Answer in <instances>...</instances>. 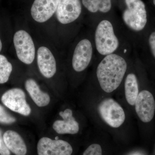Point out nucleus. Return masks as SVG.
<instances>
[{"mask_svg": "<svg viewBox=\"0 0 155 155\" xmlns=\"http://www.w3.org/2000/svg\"><path fill=\"white\" fill-rule=\"evenodd\" d=\"M127 69V62L121 56L114 54L106 56L97 69V78L103 90L110 93L118 88Z\"/></svg>", "mask_w": 155, "mask_h": 155, "instance_id": "1", "label": "nucleus"}, {"mask_svg": "<svg viewBox=\"0 0 155 155\" xmlns=\"http://www.w3.org/2000/svg\"><path fill=\"white\" fill-rule=\"evenodd\" d=\"M95 42L98 52L102 55L113 54L119 47V40L110 21L103 20L99 23L95 33Z\"/></svg>", "mask_w": 155, "mask_h": 155, "instance_id": "2", "label": "nucleus"}, {"mask_svg": "<svg viewBox=\"0 0 155 155\" xmlns=\"http://www.w3.org/2000/svg\"><path fill=\"white\" fill-rule=\"evenodd\" d=\"M13 43L17 58L26 65L32 64L36 59V50L32 36L28 31L20 29L14 33Z\"/></svg>", "mask_w": 155, "mask_h": 155, "instance_id": "3", "label": "nucleus"}, {"mask_svg": "<svg viewBox=\"0 0 155 155\" xmlns=\"http://www.w3.org/2000/svg\"><path fill=\"white\" fill-rule=\"evenodd\" d=\"M127 8L123 12L122 18L126 25L134 31H140L147 22L145 5L141 0H125Z\"/></svg>", "mask_w": 155, "mask_h": 155, "instance_id": "4", "label": "nucleus"}, {"mask_svg": "<svg viewBox=\"0 0 155 155\" xmlns=\"http://www.w3.org/2000/svg\"><path fill=\"white\" fill-rule=\"evenodd\" d=\"M103 120L111 127L117 128L125 122V112L121 106L112 98L103 100L98 106Z\"/></svg>", "mask_w": 155, "mask_h": 155, "instance_id": "5", "label": "nucleus"}, {"mask_svg": "<svg viewBox=\"0 0 155 155\" xmlns=\"http://www.w3.org/2000/svg\"><path fill=\"white\" fill-rule=\"evenodd\" d=\"M2 102L11 110L25 116L31 113V109L25 98L22 89L14 88L7 91L2 97Z\"/></svg>", "mask_w": 155, "mask_h": 155, "instance_id": "6", "label": "nucleus"}, {"mask_svg": "<svg viewBox=\"0 0 155 155\" xmlns=\"http://www.w3.org/2000/svg\"><path fill=\"white\" fill-rule=\"evenodd\" d=\"M36 59L40 72L44 77L51 78L55 75L57 69V58L51 48L46 45L38 47Z\"/></svg>", "mask_w": 155, "mask_h": 155, "instance_id": "7", "label": "nucleus"}, {"mask_svg": "<svg viewBox=\"0 0 155 155\" xmlns=\"http://www.w3.org/2000/svg\"><path fill=\"white\" fill-rule=\"evenodd\" d=\"M82 6L80 0H59L55 15L58 22L67 25L80 17Z\"/></svg>", "mask_w": 155, "mask_h": 155, "instance_id": "8", "label": "nucleus"}, {"mask_svg": "<svg viewBox=\"0 0 155 155\" xmlns=\"http://www.w3.org/2000/svg\"><path fill=\"white\" fill-rule=\"evenodd\" d=\"M93 47L88 39L78 41L74 49L72 58V67L77 72H82L89 65L93 56Z\"/></svg>", "mask_w": 155, "mask_h": 155, "instance_id": "9", "label": "nucleus"}, {"mask_svg": "<svg viewBox=\"0 0 155 155\" xmlns=\"http://www.w3.org/2000/svg\"><path fill=\"white\" fill-rule=\"evenodd\" d=\"M38 155H71L73 149L69 143L62 140L41 138L37 144Z\"/></svg>", "mask_w": 155, "mask_h": 155, "instance_id": "10", "label": "nucleus"}, {"mask_svg": "<svg viewBox=\"0 0 155 155\" xmlns=\"http://www.w3.org/2000/svg\"><path fill=\"white\" fill-rule=\"evenodd\" d=\"M59 0H35L31 8V15L35 22L43 24L55 14Z\"/></svg>", "mask_w": 155, "mask_h": 155, "instance_id": "11", "label": "nucleus"}, {"mask_svg": "<svg viewBox=\"0 0 155 155\" xmlns=\"http://www.w3.org/2000/svg\"><path fill=\"white\" fill-rule=\"evenodd\" d=\"M135 106L136 112L141 121L147 123L152 120L154 116L155 102L150 91L143 90L139 93Z\"/></svg>", "mask_w": 155, "mask_h": 155, "instance_id": "12", "label": "nucleus"}, {"mask_svg": "<svg viewBox=\"0 0 155 155\" xmlns=\"http://www.w3.org/2000/svg\"><path fill=\"white\" fill-rule=\"evenodd\" d=\"M63 120H58L54 122L53 129L59 134H76L79 130V124L72 115V111L67 109L59 113Z\"/></svg>", "mask_w": 155, "mask_h": 155, "instance_id": "13", "label": "nucleus"}, {"mask_svg": "<svg viewBox=\"0 0 155 155\" xmlns=\"http://www.w3.org/2000/svg\"><path fill=\"white\" fill-rule=\"evenodd\" d=\"M3 138L9 150L14 154L26 155L27 147L19 134L14 130H7L4 133Z\"/></svg>", "mask_w": 155, "mask_h": 155, "instance_id": "14", "label": "nucleus"}, {"mask_svg": "<svg viewBox=\"0 0 155 155\" xmlns=\"http://www.w3.org/2000/svg\"><path fill=\"white\" fill-rule=\"evenodd\" d=\"M25 86L31 97L38 107H43L49 104L51 101L50 96L47 93L42 91L34 79H27L25 81Z\"/></svg>", "mask_w": 155, "mask_h": 155, "instance_id": "15", "label": "nucleus"}, {"mask_svg": "<svg viewBox=\"0 0 155 155\" xmlns=\"http://www.w3.org/2000/svg\"><path fill=\"white\" fill-rule=\"evenodd\" d=\"M125 97L130 105H134L139 94L138 84L135 74L130 73L127 75L125 83Z\"/></svg>", "mask_w": 155, "mask_h": 155, "instance_id": "16", "label": "nucleus"}, {"mask_svg": "<svg viewBox=\"0 0 155 155\" xmlns=\"http://www.w3.org/2000/svg\"><path fill=\"white\" fill-rule=\"evenodd\" d=\"M84 6L91 13H107L112 7L111 0H82Z\"/></svg>", "mask_w": 155, "mask_h": 155, "instance_id": "17", "label": "nucleus"}, {"mask_svg": "<svg viewBox=\"0 0 155 155\" xmlns=\"http://www.w3.org/2000/svg\"><path fill=\"white\" fill-rule=\"evenodd\" d=\"M13 70V66L8 58L0 54V84L5 83L8 81Z\"/></svg>", "mask_w": 155, "mask_h": 155, "instance_id": "18", "label": "nucleus"}, {"mask_svg": "<svg viewBox=\"0 0 155 155\" xmlns=\"http://www.w3.org/2000/svg\"><path fill=\"white\" fill-rule=\"evenodd\" d=\"M16 121V119L9 114L3 106L0 105V123L11 124Z\"/></svg>", "mask_w": 155, "mask_h": 155, "instance_id": "19", "label": "nucleus"}, {"mask_svg": "<svg viewBox=\"0 0 155 155\" xmlns=\"http://www.w3.org/2000/svg\"><path fill=\"white\" fill-rule=\"evenodd\" d=\"M83 155H102L101 147L96 143L91 145L84 151Z\"/></svg>", "mask_w": 155, "mask_h": 155, "instance_id": "20", "label": "nucleus"}, {"mask_svg": "<svg viewBox=\"0 0 155 155\" xmlns=\"http://www.w3.org/2000/svg\"><path fill=\"white\" fill-rule=\"evenodd\" d=\"M0 154L1 155H10L9 150L4 142L0 131Z\"/></svg>", "mask_w": 155, "mask_h": 155, "instance_id": "21", "label": "nucleus"}, {"mask_svg": "<svg viewBox=\"0 0 155 155\" xmlns=\"http://www.w3.org/2000/svg\"><path fill=\"white\" fill-rule=\"evenodd\" d=\"M149 43L152 53L155 58V31L152 32L150 35Z\"/></svg>", "mask_w": 155, "mask_h": 155, "instance_id": "22", "label": "nucleus"}, {"mask_svg": "<svg viewBox=\"0 0 155 155\" xmlns=\"http://www.w3.org/2000/svg\"><path fill=\"white\" fill-rule=\"evenodd\" d=\"M2 40H1V39L0 38V52H1L2 49Z\"/></svg>", "mask_w": 155, "mask_h": 155, "instance_id": "23", "label": "nucleus"}, {"mask_svg": "<svg viewBox=\"0 0 155 155\" xmlns=\"http://www.w3.org/2000/svg\"><path fill=\"white\" fill-rule=\"evenodd\" d=\"M153 4H154L155 5V0H153Z\"/></svg>", "mask_w": 155, "mask_h": 155, "instance_id": "24", "label": "nucleus"}]
</instances>
